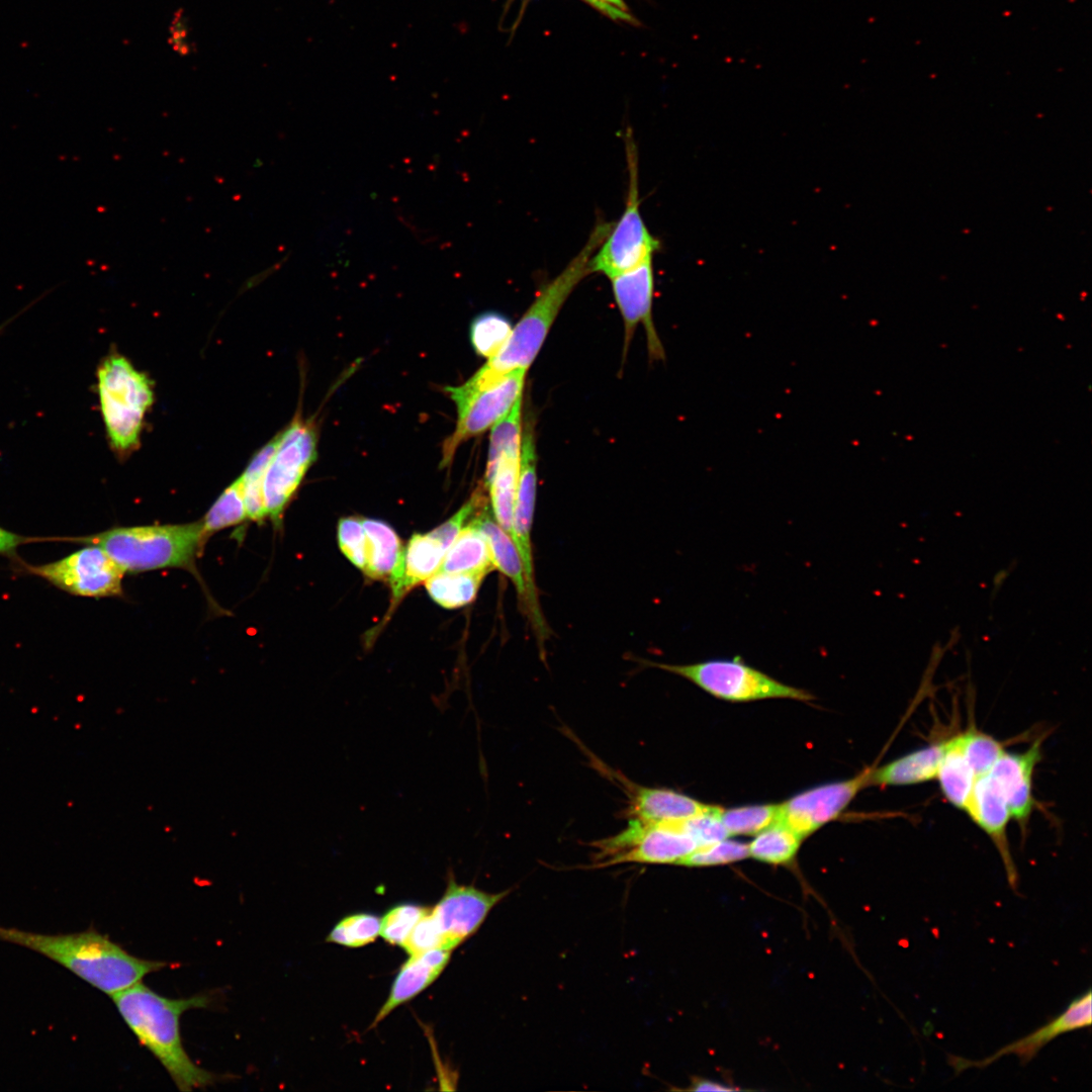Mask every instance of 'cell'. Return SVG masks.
<instances>
[{
  "mask_svg": "<svg viewBox=\"0 0 1092 1092\" xmlns=\"http://www.w3.org/2000/svg\"><path fill=\"white\" fill-rule=\"evenodd\" d=\"M451 957L450 949L434 948L417 957H411L400 968L383 1006L378 1011L372 1027L394 1008L411 1000L429 987L441 974Z\"/></svg>",
  "mask_w": 1092,
  "mask_h": 1092,
  "instance_id": "cell-21",
  "label": "cell"
},
{
  "mask_svg": "<svg viewBox=\"0 0 1092 1092\" xmlns=\"http://www.w3.org/2000/svg\"><path fill=\"white\" fill-rule=\"evenodd\" d=\"M527 370L517 369L483 388L466 391L459 386L446 391L456 403L458 418L454 433L445 440L441 466L451 463L457 448L504 418L522 396Z\"/></svg>",
  "mask_w": 1092,
  "mask_h": 1092,
  "instance_id": "cell-9",
  "label": "cell"
},
{
  "mask_svg": "<svg viewBox=\"0 0 1092 1092\" xmlns=\"http://www.w3.org/2000/svg\"><path fill=\"white\" fill-rule=\"evenodd\" d=\"M205 539L198 521L118 527L78 540L103 549L124 572H142L192 566Z\"/></svg>",
  "mask_w": 1092,
  "mask_h": 1092,
  "instance_id": "cell-4",
  "label": "cell"
},
{
  "mask_svg": "<svg viewBox=\"0 0 1092 1092\" xmlns=\"http://www.w3.org/2000/svg\"><path fill=\"white\" fill-rule=\"evenodd\" d=\"M248 518L243 481L240 476L218 496L202 521L203 534H210L242 523Z\"/></svg>",
  "mask_w": 1092,
  "mask_h": 1092,
  "instance_id": "cell-32",
  "label": "cell"
},
{
  "mask_svg": "<svg viewBox=\"0 0 1092 1092\" xmlns=\"http://www.w3.org/2000/svg\"><path fill=\"white\" fill-rule=\"evenodd\" d=\"M613 223L597 220L582 249L555 278L542 286L500 350L460 385L462 389L470 391L483 388L512 371L528 370L564 302L576 285L590 273L589 260L607 238Z\"/></svg>",
  "mask_w": 1092,
  "mask_h": 1092,
  "instance_id": "cell-2",
  "label": "cell"
},
{
  "mask_svg": "<svg viewBox=\"0 0 1092 1092\" xmlns=\"http://www.w3.org/2000/svg\"><path fill=\"white\" fill-rule=\"evenodd\" d=\"M652 258L648 257L633 269L614 276L612 289L617 306L624 322V351L628 350L634 331L643 323L647 334L649 355L662 358L663 348L652 322V299L654 293V274Z\"/></svg>",
  "mask_w": 1092,
  "mask_h": 1092,
  "instance_id": "cell-15",
  "label": "cell"
},
{
  "mask_svg": "<svg viewBox=\"0 0 1092 1092\" xmlns=\"http://www.w3.org/2000/svg\"><path fill=\"white\" fill-rule=\"evenodd\" d=\"M316 440L313 424L300 416L278 435L263 483L266 517L276 526L281 524L286 506L316 457Z\"/></svg>",
  "mask_w": 1092,
  "mask_h": 1092,
  "instance_id": "cell-8",
  "label": "cell"
},
{
  "mask_svg": "<svg viewBox=\"0 0 1092 1092\" xmlns=\"http://www.w3.org/2000/svg\"><path fill=\"white\" fill-rule=\"evenodd\" d=\"M537 489V456L533 429L522 432L519 477L516 490L512 539L520 554L527 588L525 613L532 624L539 646L549 635L538 602L531 545V530Z\"/></svg>",
  "mask_w": 1092,
  "mask_h": 1092,
  "instance_id": "cell-10",
  "label": "cell"
},
{
  "mask_svg": "<svg viewBox=\"0 0 1092 1092\" xmlns=\"http://www.w3.org/2000/svg\"><path fill=\"white\" fill-rule=\"evenodd\" d=\"M624 139L629 176L625 209L588 264L590 273L599 272L609 278L633 269L660 247L640 212L638 152L631 129L626 130Z\"/></svg>",
  "mask_w": 1092,
  "mask_h": 1092,
  "instance_id": "cell-7",
  "label": "cell"
},
{
  "mask_svg": "<svg viewBox=\"0 0 1092 1092\" xmlns=\"http://www.w3.org/2000/svg\"><path fill=\"white\" fill-rule=\"evenodd\" d=\"M362 525L366 536V565L363 571L370 578L389 581L400 563L404 547L388 524L362 519Z\"/></svg>",
  "mask_w": 1092,
  "mask_h": 1092,
  "instance_id": "cell-24",
  "label": "cell"
},
{
  "mask_svg": "<svg viewBox=\"0 0 1092 1092\" xmlns=\"http://www.w3.org/2000/svg\"><path fill=\"white\" fill-rule=\"evenodd\" d=\"M3 327H4V326H1V327H0V332H1V330L3 329Z\"/></svg>",
  "mask_w": 1092,
  "mask_h": 1092,
  "instance_id": "cell-46",
  "label": "cell"
},
{
  "mask_svg": "<svg viewBox=\"0 0 1092 1092\" xmlns=\"http://www.w3.org/2000/svg\"><path fill=\"white\" fill-rule=\"evenodd\" d=\"M400 946L411 957H417L434 948L446 949L444 934L431 908L416 923Z\"/></svg>",
  "mask_w": 1092,
  "mask_h": 1092,
  "instance_id": "cell-39",
  "label": "cell"
},
{
  "mask_svg": "<svg viewBox=\"0 0 1092 1092\" xmlns=\"http://www.w3.org/2000/svg\"><path fill=\"white\" fill-rule=\"evenodd\" d=\"M486 576L484 572H440L426 580L430 597L446 609H456L473 602Z\"/></svg>",
  "mask_w": 1092,
  "mask_h": 1092,
  "instance_id": "cell-28",
  "label": "cell"
},
{
  "mask_svg": "<svg viewBox=\"0 0 1092 1092\" xmlns=\"http://www.w3.org/2000/svg\"><path fill=\"white\" fill-rule=\"evenodd\" d=\"M445 893L432 912L445 937L446 949L452 950L477 931L490 910L511 890L487 893L473 886L459 885L449 873Z\"/></svg>",
  "mask_w": 1092,
  "mask_h": 1092,
  "instance_id": "cell-14",
  "label": "cell"
},
{
  "mask_svg": "<svg viewBox=\"0 0 1092 1092\" xmlns=\"http://www.w3.org/2000/svg\"><path fill=\"white\" fill-rule=\"evenodd\" d=\"M278 435L263 446L251 459L241 475L248 518L256 522L266 517L263 483L267 466L277 447Z\"/></svg>",
  "mask_w": 1092,
  "mask_h": 1092,
  "instance_id": "cell-31",
  "label": "cell"
},
{
  "mask_svg": "<svg viewBox=\"0 0 1092 1092\" xmlns=\"http://www.w3.org/2000/svg\"><path fill=\"white\" fill-rule=\"evenodd\" d=\"M495 569L484 536L470 521L446 552L440 572H484Z\"/></svg>",
  "mask_w": 1092,
  "mask_h": 1092,
  "instance_id": "cell-25",
  "label": "cell"
},
{
  "mask_svg": "<svg viewBox=\"0 0 1092 1092\" xmlns=\"http://www.w3.org/2000/svg\"><path fill=\"white\" fill-rule=\"evenodd\" d=\"M960 743L976 779L988 774L1004 751L1001 742L974 728L960 734Z\"/></svg>",
  "mask_w": 1092,
  "mask_h": 1092,
  "instance_id": "cell-35",
  "label": "cell"
},
{
  "mask_svg": "<svg viewBox=\"0 0 1092 1092\" xmlns=\"http://www.w3.org/2000/svg\"><path fill=\"white\" fill-rule=\"evenodd\" d=\"M803 838L788 827L775 823L755 835L748 844L749 856L769 864L791 862Z\"/></svg>",
  "mask_w": 1092,
  "mask_h": 1092,
  "instance_id": "cell-29",
  "label": "cell"
},
{
  "mask_svg": "<svg viewBox=\"0 0 1092 1092\" xmlns=\"http://www.w3.org/2000/svg\"><path fill=\"white\" fill-rule=\"evenodd\" d=\"M381 918L359 913L342 919L330 932L327 941L349 947H359L375 940L380 932Z\"/></svg>",
  "mask_w": 1092,
  "mask_h": 1092,
  "instance_id": "cell-36",
  "label": "cell"
},
{
  "mask_svg": "<svg viewBox=\"0 0 1092 1092\" xmlns=\"http://www.w3.org/2000/svg\"><path fill=\"white\" fill-rule=\"evenodd\" d=\"M0 939L27 947L59 963L110 996L167 967L164 962L143 960L130 954L95 930L52 935L0 926Z\"/></svg>",
  "mask_w": 1092,
  "mask_h": 1092,
  "instance_id": "cell-3",
  "label": "cell"
},
{
  "mask_svg": "<svg viewBox=\"0 0 1092 1092\" xmlns=\"http://www.w3.org/2000/svg\"><path fill=\"white\" fill-rule=\"evenodd\" d=\"M521 449L505 451L499 459L495 475L487 487L494 519L499 527L513 536V518L519 477Z\"/></svg>",
  "mask_w": 1092,
  "mask_h": 1092,
  "instance_id": "cell-27",
  "label": "cell"
},
{
  "mask_svg": "<svg viewBox=\"0 0 1092 1092\" xmlns=\"http://www.w3.org/2000/svg\"><path fill=\"white\" fill-rule=\"evenodd\" d=\"M653 667L685 677L708 694L730 702L765 699L811 701L815 697L803 689L786 685L748 665L739 656L709 659L692 664L644 661Z\"/></svg>",
  "mask_w": 1092,
  "mask_h": 1092,
  "instance_id": "cell-6",
  "label": "cell"
},
{
  "mask_svg": "<svg viewBox=\"0 0 1092 1092\" xmlns=\"http://www.w3.org/2000/svg\"><path fill=\"white\" fill-rule=\"evenodd\" d=\"M966 812L994 842L1002 857L1010 887L1016 890L1018 874L1006 836L1011 814L1002 792L989 772L976 779Z\"/></svg>",
  "mask_w": 1092,
  "mask_h": 1092,
  "instance_id": "cell-17",
  "label": "cell"
},
{
  "mask_svg": "<svg viewBox=\"0 0 1092 1092\" xmlns=\"http://www.w3.org/2000/svg\"><path fill=\"white\" fill-rule=\"evenodd\" d=\"M521 440L522 396L515 402L511 411L492 426L483 484L486 489L495 475L502 454L507 450L520 449Z\"/></svg>",
  "mask_w": 1092,
  "mask_h": 1092,
  "instance_id": "cell-30",
  "label": "cell"
},
{
  "mask_svg": "<svg viewBox=\"0 0 1092 1092\" xmlns=\"http://www.w3.org/2000/svg\"><path fill=\"white\" fill-rule=\"evenodd\" d=\"M24 566L29 573L75 596L105 598L122 594L125 572L95 545H87L53 562Z\"/></svg>",
  "mask_w": 1092,
  "mask_h": 1092,
  "instance_id": "cell-11",
  "label": "cell"
},
{
  "mask_svg": "<svg viewBox=\"0 0 1092 1092\" xmlns=\"http://www.w3.org/2000/svg\"><path fill=\"white\" fill-rule=\"evenodd\" d=\"M512 326L503 314L487 311L475 316L470 326V341L475 352L482 357H493L509 338Z\"/></svg>",
  "mask_w": 1092,
  "mask_h": 1092,
  "instance_id": "cell-34",
  "label": "cell"
},
{
  "mask_svg": "<svg viewBox=\"0 0 1092 1092\" xmlns=\"http://www.w3.org/2000/svg\"><path fill=\"white\" fill-rule=\"evenodd\" d=\"M935 779L945 799L958 809L966 811L976 777L962 752L960 735L947 739Z\"/></svg>",
  "mask_w": 1092,
  "mask_h": 1092,
  "instance_id": "cell-26",
  "label": "cell"
},
{
  "mask_svg": "<svg viewBox=\"0 0 1092 1092\" xmlns=\"http://www.w3.org/2000/svg\"><path fill=\"white\" fill-rule=\"evenodd\" d=\"M748 856V844L725 838L697 847L677 864L684 867L721 866L739 861Z\"/></svg>",
  "mask_w": 1092,
  "mask_h": 1092,
  "instance_id": "cell-37",
  "label": "cell"
},
{
  "mask_svg": "<svg viewBox=\"0 0 1092 1092\" xmlns=\"http://www.w3.org/2000/svg\"><path fill=\"white\" fill-rule=\"evenodd\" d=\"M721 807L710 812L679 821L682 829L695 840L698 847L728 838V832L719 818Z\"/></svg>",
  "mask_w": 1092,
  "mask_h": 1092,
  "instance_id": "cell-41",
  "label": "cell"
},
{
  "mask_svg": "<svg viewBox=\"0 0 1092 1092\" xmlns=\"http://www.w3.org/2000/svg\"><path fill=\"white\" fill-rule=\"evenodd\" d=\"M446 550L429 533L414 534L403 548L400 563L389 580L391 609L416 585L436 573Z\"/></svg>",
  "mask_w": 1092,
  "mask_h": 1092,
  "instance_id": "cell-20",
  "label": "cell"
},
{
  "mask_svg": "<svg viewBox=\"0 0 1092 1092\" xmlns=\"http://www.w3.org/2000/svg\"><path fill=\"white\" fill-rule=\"evenodd\" d=\"M590 4L614 18L630 19L622 0H592Z\"/></svg>",
  "mask_w": 1092,
  "mask_h": 1092,
  "instance_id": "cell-43",
  "label": "cell"
},
{
  "mask_svg": "<svg viewBox=\"0 0 1092 1092\" xmlns=\"http://www.w3.org/2000/svg\"><path fill=\"white\" fill-rule=\"evenodd\" d=\"M1041 758L1040 742L1035 741L1023 752L1003 751L989 774L1002 792L1011 818L1024 826L1032 812V776Z\"/></svg>",
  "mask_w": 1092,
  "mask_h": 1092,
  "instance_id": "cell-18",
  "label": "cell"
},
{
  "mask_svg": "<svg viewBox=\"0 0 1092 1092\" xmlns=\"http://www.w3.org/2000/svg\"><path fill=\"white\" fill-rule=\"evenodd\" d=\"M871 767L855 777L814 787L780 804V823L803 839L832 821L869 786Z\"/></svg>",
  "mask_w": 1092,
  "mask_h": 1092,
  "instance_id": "cell-12",
  "label": "cell"
},
{
  "mask_svg": "<svg viewBox=\"0 0 1092 1092\" xmlns=\"http://www.w3.org/2000/svg\"><path fill=\"white\" fill-rule=\"evenodd\" d=\"M624 835L625 850L597 862L594 868L630 862L677 864L698 847L679 821L651 824L629 819Z\"/></svg>",
  "mask_w": 1092,
  "mask_h": 1092,
  "instance_id": "cell-13",
  "label": "cell"
},
{
  "mask_svg": "<svg viewBox=\"0 0 1092 1092\" xmlns=\"http://www.w3.org/2000/svg\"><path fill=\"white\" fill-rule=\"evenodd\" d=\"M97 392L105 431L113 450L124 454L140 442L153 383L123 356L112 353L97 368Z\"/></svg>",
  "mask_w": 1092,
  "mask_h": 1092,
  "instance_id": "cell-5",
  "label": "cell"
},
{
  "mask_svg": "<svg viewBox=\"0 0 1092 1092\" xmlns=\"http://www.w3.org/2000/svg\"><path fill=\"white\" fill-rule=\"evenodd\" d=\"M488 510L487 505L471 521L484 536L494 567L508 576L515 585L520 606L525 611L527 588L520 554L512 537L492 519Z\"/></svg>",
  "mask_w": 1092,
  "mask_h": 1092,
  "instance_id": "cell-23",
  "label": "cell"
},
{
  "mask_svg": "<svg viewBox=\"0 0 1092 1092\" xmlns=\"http://www.w3.org/2000/svg\"><path fill=\"white\" fill-rule=\"evenodd\" d=\"M780 804L749 805L730 809L721 808L719 818L728 832L734 835H756L777 823Z\"/></svg>",
  "mask_w": 1092,
  "mask_h": 1092,
  "instance_id": "cell-33",
  "label": "cell"
},
{
  "mask_svg": "<svg viewBox=\"0 0 1092 1092\" xmlns=\"http://www.w3.org/2000/svg\"><path fill=\"white\" fill-rule=\"evenodd\" d=\"M947 740L906 753L878 768H872L869 786H909L936 778Z\"/></svg>",
  "mask_w": 1092,
  "mask_h": 1092,
  "instance_id": "cell-22",
  "label": "cell"
},
{
  "mask_svg": "<svg viewBox=\"0 0 1092 1092\" xmlns=\"http://www.w3.org/2000/svg\"><path fill=\"white\" fill-rule=\"evenodd\" d=\"M27 538L19 534L13 533L0 526V554L14 555L16 549L24 544Z\"/></svg>",
  "mask_w": 1092,
  "mask_h": 1092,
  "instance_id": "cell-42",
  "label": "cell"
},
{
  "mask_svg": "<svg viewBox=\"0 0 1092 1092\" xmlns=\"http://www.w3.org/2000/svg\"><path fill=\"white\" fill-rule=\"evenodd\" d=\"M338 541L341 551L358 568L366 565V536L362 519L343 518L338 525Z\"/></svg>",
  "mask_w": 1092,
  "mask_h": 1092,
  "instance_id": "cell-40",
  "label": "cell"
},
{
  "mask_svg": "<svg viewBox=\"0 0 1092 1092\" xmlns=\"http://www.w3.org/2000/svg\"><path fill=\"white\" fill-rule=\"evenodd\" d=\"M282 263H283V260L281 262L271 266V267H268L267 269H265L264 271L256 274L255 276L251 277L249 279V281L245 284V287H251V286L257 284L259 281L263 280L268 275L273 273L277 268H279Z\"/></svg>",
  "mask_w": 1092,
  "mask_h": 1092,
  "instance_id": "cell-45",
  "label": "cell"
},
{
  "mask_svg": "<svg viewBox=\"0 0 1092 1092\" xmlns=\"http://www.w3.org/2000/svg\"><path fill=\"white\" fill-rule=\"evenodd\" d=\"M691 1089L694 1090V1091H730V1090H733L732 1088H730L728 1086H725V1085H723L721 1083L708 1081V1080L696 1081L695 1083H693V1087Z\"/></svg>",
  "mask_w": 1092,
  "mask_h": 1092,
  "instance_id": "cell-44",
  "label": "cell"
},
{
  "mask_svg": "<svg viewBox=\"0 0 1092 1092\" xmlns=\"http://www.w3.org/2000/svg\"><path fill=\"white\" fill-rule=\"evenodd\" d=\"M111 997L140 1043L162 1064L179 1090L206 1088L225 1079L197 1066L183 1048L180 1034L181 1015L190 1009L208 1007L209 995L173 999L139 982Z\"/></svg>",
  "mask_w": 1092,
  "mask_h": 1092,
  "instance_id": "cell-1",
  "label": "cell"
},
{
  "mask_svg": "<svg viewBox=\"0 0 1092 1092\" xmlns=\"http://www.w3.org/2000/svg\"><path fill=\"white\" fill-rule=\"evenodd\" d=\"M1091 1022L1092 993L1091 990H1088L1086 993L1072 1001L1069 1007L1061 1015L1051 1020L1045 1025L1037 1028L1030 1034L1003 1046L986 1059L970 1061L956 1057L950 1059V1063L953 1069L959 1071L971 1067L984 1068L1006 1055H1015L1022 1062L1027 1063L1034 1058L1046 1043L1057 1036L1080 1028L1089 1027Z\"/></svg>",
  "mask_w": 1092,
  "mask_h": 1092,
  "instance_id": "cell-16",
  "label": "cell"
},
{
  "mask_svg": "<svg viewBox=\"0 0 1092 1092\" xmlns=\"http://www.w3.org/2000/svg\"><path fill=\"white\" fill-rule=\"evenodd\" d=\"M430 908L414 904H402L391 908L381 919L382 938L394 945H401L416 923Z\"/></svg>",
  "mask_w": 1092,
  "mask_h": 1092,
  "instance_id": "cell-38",
  "label": "cell"
},
{
  "mask_svg": "<svg viewBox=\"0 0 1092 1092\" xmlns=\"http://www.w3.org/2000/svg\"><path fill=\"white\" fill-rule=\"evenodd\" d=\"M627 788L629 819L645 823L681 821L715 809L685 794L662 788H649L623 783Z\"/></svg>",
  "mask_w": 1092,
  "mask_h": 1092,
  "instance_id": "cell-19",
  "label": "cell"
}]
</instances>
